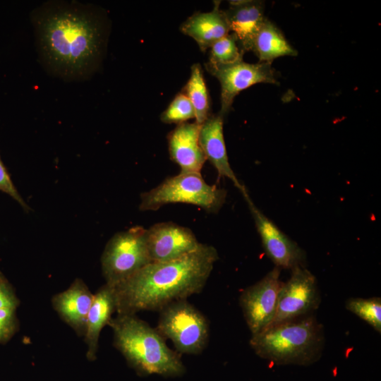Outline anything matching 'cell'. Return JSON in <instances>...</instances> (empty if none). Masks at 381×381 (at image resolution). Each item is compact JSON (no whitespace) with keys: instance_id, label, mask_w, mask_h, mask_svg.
<instances>
[{"instance_id":"obj_1","label":"cell","mask_w":381,"mask_h":381,"mask_svg":"<svg viewBox=\"0 0 381 381\" xmlns=\"http://www.w3.org/2000/svg\"><path fill=\"white\" fill-rule=\"evenodd\" d=\"M39 59L66 82L88 80L97 71L106 42L103 14L92 4L49 1L31 14Z\"/></svg>"},{"instance_id":"obj_2","label":"cell","mask_w":381,"mask_h":381,"mask_svg":"<svg viewBox=\"0 0 381 381\" xmlns=\"http://www.w3.org/2000/svg\"><path fill=\"white\" fill-rule=\"evenodd\" d=\"M219 259L216 248L202 244L179 259L150 262L114 286L117 314L160 310L200 292Z\"/></svg>"},{"instance_id":"obj_3","label":"cell","mask_w":381,"mask_h":381,"mask_svg":"<svg viewBox=\"0 0 381 381\" xmlns=\"http://www.w3.org/2000/svg\"><path fill=\"white\" fill-rule=\"evenodd\" d=\"M108 325L113 331L114 346L137 370L167 376L184 372L177 351L167 345L156 328L135 315L117 314Z\"/></svg>"},{"instance_id":"obj_4","label":"cell","mask_w":381,"mask_h":381,"mask_svg":"<svg viewBox=\"0 0 381 381\" xmlns=\"http://www.w3.org/2000/svg\"><path fill=\"white\" fill-rule=\"evenodd\" d=\"M249 343L258 356L272 364L308 366L322 356L324 330L310 314L269 327L252 335Z\"/></svg>"},{"instance_id":"obj_5","label":"cell","mask_w":381,"mask_h":381,"mask_svg":"<svg viewBox=\"0 0 381 381\" xmlns=\"http://www.w3.org/2000/svg\"><path fill=\"white\" fill-rule=\"evenodd\" d=\"M226 191L210 185L201 174L181 173L166 179L155 188L140 195L139 209L155 211L170 203L198 206L209 212H219L225 202Z\"/></svg>"},{"instance_id":"obj_6","label":"cell","mask_w":381,"mask_h":381,"mask_svg":"<svg viewBox=\"0 0 381 381\" xmlns=\"http://www.w3.org/2000/svg\"><path fill=\"white\" fill-rule=\"evenodd\" d=\"M151 262L147 246V229L133 226L114 234L101 257L106 284L116 286Z\"/></svg>"},{"instance_id":"obj_7","label":"cell","mask_w":381,"mask_h":381,"mask_svg":"<svg viewBox=\"0 0 381 381\" xmlns=\"http://www.w3.org/2000/svg\"><path fill=\"white\" fill-rule=\"evenodd\" d=\"M157 330L170 339L177 352L198 354L206 346L209 325L205 317L186 299L174 301L160 310Z\"/></svg>"},{"instance_id":"obj_8","label":"cell","mask_w":381,"mask_h":381,"mask_svg":"<svg viewBox=\"0 0 381 381\" xmlns=\"http://www.w3.org/2000/svg\"><path fill=\"white\" fill-rule=\"evenodd\" d=\"M320 302L315 277L304 267H296L283 284L275 316L267 327L312 314Z\"/></svg>"},{"instance_id":"obj_9","label":"cell","mask_w":381,"mask_h":381,"mask_svg":"<svg viewBox=\"0 0 381 381\" xmlns=\"http://www.w3.org/2000/svg\"><path fill=\"white\" fill-rule=\"evenodd\" d=\"M279 276L280 269L275 267L240 296V306L252 335L266 329L275 316L284 284Z\"/></svg>"},{"instance_id":"obj_10","label":"cell","mask_w":381,"mask_h":381,"mask_svg":"<svg viewBox=\"0 0 381 381\" xmlns=\"http://www.w3.org/2000/svg\"><path fill=\"white\" fill-rule=\"evenodd\" d=\"M207 70L221 85V109L224 115L231 109L234 97L242 90L257 83L278 85L277 71L270 64H248L243 61L224 66L205 64Z\"/></svg>"},{"instance_id":"obj_11","label":"cell","mask_w":381,"mask_h":381,"mask_svg":"<svg viewBox=\"0 0 381 381\" xmlns=\"http://www.w3.org/2000/svg\"><path fill=\"white\" fill-rule=\"evenodd\" d=\"M244 198L254 219L265 252L276 267L280 270H291L304 267L306 252L255 205L248 194Z\"/></svg>"},{"instance_id":"obj_12","label":"cell","mask_w":381,"mask_h":381,"mask_svg":"<svg viewBox=\"0 0 381 381\" xmlns=\"http://www.w3.org/2000/svg\"><path fill=\"white\" fill-rule=\"evenodd\" d=\"M200 245L190 229L174 222L157 223L147 229L151 262L179 259L196 250Z\"/></svg>"},{"instance_id":"obj_13","label":"cell","mask_w":381,"mask_h":381,"mask_svg":"<svg viewBox=\"0 0 381 381\" xmlns=\"http://www.w3.org/2000/svg\"><path fill=\"white\" fill-rule=\"evenodd\" d=\"M94 294L83 279L76 278L66 290L55 294L52 304L59 316L75 332L84 337Z\"/></svg>"},{"instance_id":"obj_14","label":"cell","mask_w":381,"mask_h":381,"mask_svg":"<svg viewBox=\"0 0 381 381\" xmlns=\"http://www.w3.org/2000/svg\"><path fill=\"white\" fill-rule=\"evenodd\" d=\"M201 125L184 122L178 124L168 135L171 159L181 173L200 174L206 157L199 143Z\"/></svg>"},{"instance_id":"obj_15","label":"cell","mask_w":381,"mask_h":381,"mask_svg":"<svg viewBox=\"0 0 381 381\" xmlns=\"http://www.w3.org/2000/svg\"><path fill=\"white\" fill-rule=\"evenodd\" d=\"M223 119L219 113L208 116L200 126L199 143L206 159L214 166L219 176L230 179L244 197L248 194V191L238 180L229 162L223 134Z\"/></svg>"},{"instance_id":"obj_16","label":"cell","mask_w":381,"mask_h":381,"mask_svg":"<svg viewBox=\"0 0 381 381\" xmlns=\"http://www.w3.org/2000/svg\"><path fill=\"white\" fill-rule=\"evenodd\" d=\"M224 11L229 31H232L241 50L252 51L254 40L265 19L264 4L260 1H230Z\"/></svg>"},{"instance_id":"obj_17","label":"cell","mask_w":381,"mask_h":381,"mask_svg":"<svg viewBox=\"0 0 381 381\" xmlns=\"http://www.w3.org/2000/svg\"><path fill=\"white\" fill-rule=\"evenodd\" d=\"M219 5L220 1H215L211 11L194 13L180 27L181 31L192 37L202 52H205L219 40L229 35V25L224 12L220 9Z\"/></svg>"},{"instance_id":"obj_18","label":"cell","mask_w":381,"mask_h":381,"mask_svg":"<svg viewBox=\"0 0 381 381\" xmlns=\"http://www.w3.org/2000/svg\"><path fill=\"white\" fill-rule=\"evenodd\" d=\"M116 310L114 287L104 284L94 294L89 310L85 333L83 337L87 346L86 356L90 360L96 358L99 339L103 327L108 325Z\"/></svg>"},{"instance_id":"obj_19","label":"cell","mask_w":381,"mask_h":381,"mask_svg":"<svg viewBox=\"0 0 381 381\" xmlns=\"http://www.w3.org/2000/svg\"><path fill=\"white\" fill-rule=\"evenodd\" d=\"M252 51L259 59L260 63L270 64L278 57L298 54L282 32L267 18L255 37Z\"/></svg>"},{"instance_id":"obj_20","label":"cell","mask_w":381,"mask_h":381,"mask_svg":"<svg viewBox=\"0 0 381 381\" xmlns=\"http://www.w3.org/2000/svg\"><path fill=\"white\" fill-rule=\"evenodd\" d=\"M190 69V75L183 88V93L193 107L195 122L202 125L210 115L208 91L200 65L195 64Z\"/></svg>"},{"instance_id":"obj_21","label":"cell","mask_w":381,"mask_h":381,"mask_svg":"<svg viewBox=\"0 0 381 381\" xmlns=\"http://www.w3.org/2000/svg\"><path fill=\"white\" fill-rule=\"evenodd\" d=\"M346 308L381 332V299L379 297L369 298H350L345 303Z\"/></svg>"},{"instance_id":"obj_22","label":"cell","mask_w":381,"mask_h":381,"mask_svg":"<svg viewBox=\"0 0 381 381\" xmlns=\"http://www.w3.org/2000/svg\"><path fill=\"white\" fill-rule=\"evenodd\" d=\"M243 55L235 37L229 34L210 47V60L207 64L212 66L229 65L243 61Z\"/></svg>"},{"instance_id":"obj_23","label":"cell","mask_w":381,"mask_h":381,"mask_svg":"<svg viewBox=\"0 0 381 381\" xmlns=\"http://www.w3.org/2000/svg\"><path fill=\"white\" fill-rule=\"evenodd\" d=\"M193 118H195L193 107L183 92L177 94L161 115L162 122L177 125Z\"/></svg>"},{"instance_id":"obj_24","label":"cell","mask_w":381,"mask_h":381,"mask_svg":"<svg viewBox=\"0 0 381 381\" xmlns=\"http://www.w3.org/2000/svg\"><path fill=\"white\" fill-rule=\"evenodd\" d=\"M19 329L16 309L0 308V344L9 341Z\"/></svg>"},{"instance_id":"obj_25","label":"cell","mask_w":381,"mask_h":381,"mask_svg":"<svg viewBox=\"0 0 381 381\" xmlns=\"http://www.w3.org/2000/svg\"><path fill=\"white\" fill-rule=\"evenodd\" d=\"M0 191L14 199L25 211L30 210L13 184L11 176L0 157Z\"/></svg>"},{"instance_id":"obj_26","label":"cell","mask_w":381,"mask_h":381,"mask_svg":"<svg viewBox=\"0 0 381 381\" xmlns=\"http://www.w3.org/2000/svg\"><path fill=\"white\" fill-rule=\"evenodd\" d=\"M20 305L14 288L4 274L0 271V308L17 309Z\"/></svg>"}]
</instances>
